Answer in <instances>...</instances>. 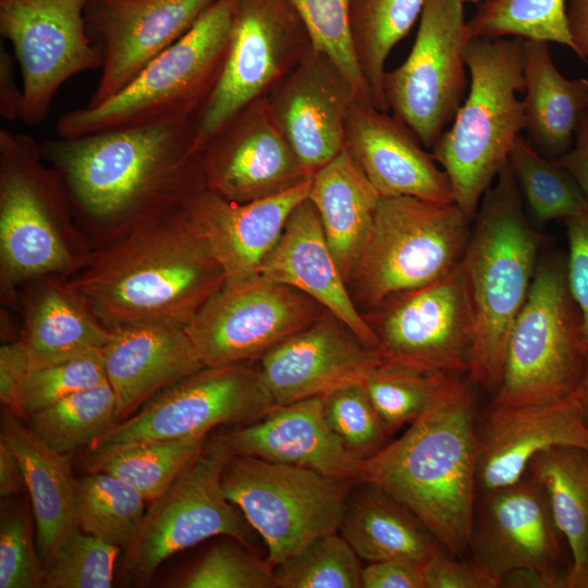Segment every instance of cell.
Segmentation results:
<instances>
[{"label":"cell","instance_id":"1","mask_svg":"<svg viewBox=\"0 0 588 588\" xmlns=\"http://www.w3.org/2000/svg\"><path fill=\"white\" fill-rule=\"evenodd\" d=\"M93 248L181 210L206 189L195 120L40 143Z\"/></svg>","mask_w":588,"mask_h":588},{"label":"cell","instance_id":"2","mask_svg":"<svg viewBox=\"0 0 588 588\" xmlns=\"http://www.w3.org/2000/svg\"><path fill=\"white\" fill-rule=\"evenodd\" d=\"M64 279L113 329L144 323L186 327L226 277L182 208L93 248L87 261Z\"/></svg>","mask_w":588,"mask_h":588},{"label":"cell","instance_id":"3","mask_svg":"<svg viewBox=\"0 0 588 588\" xmlns=\"http://www.w3.org/2000/svg\"><path fill=\"white\" fill-rule=\"evenodd\" d=\"M476 417L468 385L450 376L401 437L363 461L360 479L394 497L460 559L470 553L477 498Z\"/></svg>","mask_w":588,"mask_h":588},{"label":"cell","instance_id":"4","mask_svg":"<svg viewBox=\"0 0 588 588\" xmlns=\"http://www.w3.org/2000/svg\"><path fill=\"white\" fill-rule=\"evenodd\" d=\"M462 260L474 315L468 379L500 385L509 335L528 296L540 246L509 163L483 195Z\"/></svg>","mask_w":588,"mask_h":588},{"label":"cell","instance_id":"5","mask_svg":"<svg viewBox=\"0 0 588 588\" xmlns=\"http://www.w3.org/2000/svg\"><path fill=\"white\" fill-rule=\"evenodd\" d=\"M93 246L77 224L57 172L40 143L0 130L1 297L16 307V287L46 277H69Z\"/></svg>","mask_w":588,"mask_h":588},{"label":"cell","instance_id":"6","mask_svg":"<svg viewBox=\"0 0 588 588\" xmlns=\"http://www.w3.org/2000/svg\"><path fill=\"white\" fill-rule=\"evenodd\" d=\"M523 41L518 37L470 39L468 95L431 148L449 176L454 203L470 221L524 131V101L517 97L525 86Z\"/></svg>","mask_w":588,"mask_h":588},{"label":"cell","instance_id":"7","mask_svg":"<svg viewBox=\"0 0 588 588\" xmlns=\"http://www.w3.org/2000/svg\"><path fill=\"white\" fill-rule=\"evenodd\" d=\"M233 5L234 0H216L120 93L96 107L62 114L56 124L58 136L195 120L222 72Z\"/></svg>","mask_w":588,"mask_h":588},{"label":"cell","instance_id":"8","mask_svg":"<svg viewBox=\"0 0 588 588\" xmlns=\"http://www.w3.org/2000/svg\"><path fill=\"white\" fill-rule=\"evenodd\" d=\"M588 360L581 317L565 259L538 260L524 306L511 329L492 407L554 402L576 393Z\"/></svg>","mask_w":588,"mask_h":588},{"label":"cell","instance_id":"9","mask_svg":"<svg viewBox=\"0 0 588 588\" xmlns=\"http://www.w3.org/2000/svg\"><path fill=\"white\" fill-rule=\"evenodd\" d=\"M469 224L455 203L381 197L351 278L357 297L373 308L449 275L462 264Z\"/></svg>","mask_w":588,"mask_h":588},{"label":"cell","instance_id":"10","mask_svg":"<svg viewBox=\"0 0 588 588\" xmlns=\"http://www.w3.org/2000/svg\"><path fill=\"white\" fill-rule=\"evenodd\" d=\"M355 480L230 454L221 485L226 498L264 539L274 567L316 538L339 531Z\"/></svg>","mask_w":588,"mask_h":588},{"label":"cell","instance_id":"11","mask_svg":"<svg viewBox=\"0 0 588 588\" xmlns=\"http://www.w3.org/2000/svg\"><path fill=\"white\" fill-rule=\"evenodd\" d=\"M229 455L212 438L171 486L150 502L132 541L122 551L124 584H148L167 559L211 537L226 536L248 543L247 522L221 485Z\"/></svg>","mask_w":588,"mask_h":588},{"label":"cell","instance_id":"12","mask_svg":"<svg viewBox=\"0 0 588 588\" xmlns=\"http://www.w3.org/2000/svg\"><path fill=\"white\" fill-rule=\"evenodd\" d=\"M273 408L256 365L204 367L154 395L90 449L207 437L218 426L247 425Z\"/></svg>","mask_w":588,"mask_h":588},{"label":"cell","instance_id":"13","mask_svg":"<svg viewBox=\"0 0 588 588\" xmlns=\"http://www.w3.org/2000/svg\"><path fill=\"white\" fill-rule=\"evenodd\" d=\"M464 2L424 0L419 26L405 61L385 72L389 109L431 149L465 100L470 41Z\"/></svg>","mask_w":588,"mask_h":588},{"label":"cell","instance_id":"14","mask_svg":"<svg viewBox=\"0 0 588 588\" xmlns=\"http://www.w3.org/2000/svg\"><path fill=\"white\" fill-rule=\"evenodd\" d=\"M314 48L289 0H234L231 35L219 81L197 114L198 143L292 71Z\"/></svg>","mask_w":588,"mask_h":588},{"label":"cell","instance_id":"15","mask_svg":"<svg viewBox=\"0 0 588 588\" xmlns=\"http://www.w3.org/2000/svg\"><path fill=\"white\" fill-rule=\"evenodd\" d=\"M328 310L259 274L226 279L186 324L205 367L252 363Z\"/></svg>","mask_w":588,"mask_h":588},{"label":"cell","instance_id":"16","mask_svg":"<svg viewBox=\"0 0 588 588\" xmlns=\"http://www.w3.org/2000/svg\"><path fill=\"white\" fill-rule=\"evenodd\" d=\"M365 319L385 362L430 373L468 375L474 315L462 264L443 279L397 293Z\"/></svg>","mask_w":588,"mask_h":588},{"label":"cell","instance_id":"17","mask_svg":"<svg viewBox=\"0 0 588 588\" xmlns=\"http://www.w3.org/2000/svg\"><path fill=\"white\" fill-rule=\"evenodd\" d=\"M88 0H0V33L11 44L24 94L21 121L42 122L59 88L101 68L86 26Z\"/></svg>","mask_w":588,"mask_h":588},{"label":"cell","instance_id":"18","mask_svg":"<svg viewBox=\"0 0 588 588\" xmlns=\"http://www.w3.org/2000/svg\"><path fill=\"white\" fill-rule=\"evenodd\" d=\"M470 554L494 587L516 569H539L569 583L572 556L543 487L529 474L477 492Z\"/></svg>","mask_w":588,"mask_h":588},{"label":"cell","instance_id":"19","mask_svg":"<svg viewBox=\"0 0 588 588\" xmlns=\"http://www.w3.org/2000/svg\"><path fill=\"white\" fill-rule=\"evenodd\" d=\"M216 0H88L87 32L101 74L86 107L113 97L168 49Z\"/></svg>","mask_w":588,"mask_h":588},{"label":"cell","instance_id":"20","mask_svg":"<svg viewBox=\"0 0 588 588\" xmlns=\"http://www.w3.org/2000/svg\"><path fill=\"white\" fill-rule=\"evenodd\" d=\"M206 189L248 203L290 191L311 179L275 123L266 96L225 122L204 148Z\"/></svg>","mask_w":588,"mask_h":588},{"label":"cell","instance_id":"21","mask_svg":"<svg viewBox=\"0 0 588 588\" xmlns=\"http://www.w3.org/2000/svg\"><path fill=\"white\" fill-rule=\"evenodd\" d=\"M266 98L275 123L309 174L343 149L346 114L358 98L348 77L323 51L313 48Z\"/></svg>","mask_w":588,"mask_h":588},{"label":"cell","instance_id":"22","mask_svg":"<svg viewBox=\"0 0 588 588\" xmlns=\"http://www.w3.org/2000/svg\"><path fill=\"white\" fill-rule=\"evenodd\" d=\"M257 362L261 381L275 408L363 381L367 371L382 358L342 320L327 311L267 351Z\"/></svg>","mask_w":588,"mask_h":588},{"label":"cell","instance_id":"23","mask_svg":"<svg viewBox=\"0 0 588 588\" xmlns=\"http://www.w3.org/2000/svg\"><path fill=\"white\" fill-rule=\"evenodd\" d=\"M477 492L518 481L531 460L553 446L588 450V428L575 394L537 404L492 407L475 425Z\"/></svg>","mask_w":588,"mask_h":588},{"label":"cell","instance_id":"24","mask_svg":"<svg viewBox=\"0 0 588 588\" xmlns=\"http://www.w3.org/2000/svg\"><path fill=\"white\" fill-rule=\"evenodd\" d=\"M344 146L381 197L454 203L448 174L405 123L388 111L355 99L345 119Z\"/></svg>","mask_w":588,"mask_h":588},{"label":"cell","instance_id":"25","mask_svg":"<svg viewBox=\"0 0 588 588\" xmlns=\"http://www.w3.org/2000/svg\"><path fill=\"white\" fill-rule=\"evenodd\" d=\"M213 439L233 455L299 466L342 479H362L363 461L347 452L330 429L321 395L275 407Z\"/></svg>","mask_w":588,"mask_h":588},{"label":"cell","instance_id":"26","mask_svg":"<svg viewBox=\"0 0 588 588\" xmlns=\"http://www.w3.org/2000/svg\"><path fill=\"white\" fill-rule=\"evenodd\" d=\"M310 181L248 203L232 201L204 189L185 204L183 211L208 244L226 279L247 278L258 274L291 212L308 197Z\"/></svg>","mask_w":588,"mask_h":588},{"label":"cell","instance_id":"27","mask_svg":"<svg viewBox=\"0 0 588 588\" xmlns=\"http://www.w3.org/2000/svg\"><path fill=\"white\" fill-rule=\"evenodd\" d=\"M258 274L308 295L342 320L368 348L378 352V338L355 306L308 197L291 212Z\"/></svg>","mask_w":588,"mask_h":588},{"label":"cell","instance_id":"28","mask_svg":"<svg viewBox=\"0 0 588 588\" xmlns=\"http://www.w3.org/2000/svg\"><path fill=\"white\" fill-rule=\"evenodd\" d=\"M111 330L102 353L107 381L117 399V422L205 367L185 327L144 323Z\"/></svg>","mask_w":588,"mask_h":588},{"label":"cell","instance_id":"29","mask_svg":"<svg viewBox=\"0 0 588 588\" xmlns=\"http://www.w3.org/2000/svg\"><path fill=\"white\" fill-rule=\"evenodd\" d=\"M0 440L22 468L36 525L37 546L45 568L79 529L71 454L46 444L22 418L2 407Z\"/></svg>","mask_w":588,"mask_h":588},{"label":"cell","instance_id":"30","mask_svg":"<svg viewBox=\"0 0 588 588\" xmlns=\"http://www.w3.org/2000/svg\"><path fill=\"white\" fill-rule=\"evenodd\" d=\"M381 196L344 146L311 176L308 199L348 283L362 256Z\"/></svg>","mask_w":588,"mask_h":588},{"label":"cell","instance_id":"31","mask_svg":"<svg viewBox=\"0 0 588 588\" xmlns=\"http://www.w3.org/2000/svg\"><path fill=\"white\" fill-rule=\"evenodd\" d=\"M339 532L369 563L399 559L424 565L444 550L406 506L366 480L353 485Z\"/></svg>","mask_w":588,"mask_h":588},{"label":"cell","instance_id":"32","mask_svg":"<svg viewBox=\"0 0 588 588\" xmlns=\"http://www.w3.org/2000/svg\"><path fill=\"white\" fill-rule=\"evenodd\" d=\"M548 44L523 41L524 131L540 154L555 159L571 149L588 112V78L563 76Z\"/></svg>","mask_w":588,"mask_h":588},{"label":"cell","instance_id":"33","mask_svg":"<svg viewBox=\"0 0 588 588\" xmlns=\"http://www.w3.org/2000/svg\"><path fill=\"white\" fill-rule=\"evenodd\" d=\"M21 339L34 363H50L102 350L112 330L65 283L46 275L26 283Z\"/></svg>","mask_w":588,"mask_h":588},{"label":"cell","instance_id":"34","mask_svg":"<svg viewBox=\"0 0 588 588\" xmlns=\"http://www.w3.org/2000/svg\"><path fill=\"white\" fill-rule=\"evenodd\" d=\"M526 473L544 489L572 556L571 588H588V450L553 446L537 454Z\"/></svg>","mask_w":588,"mask_h":588},{"label":"cell","instance_id":"35","mask_svg":"<svg viewBox=\"0 0 588 588\" xmlns=\"http://www.w3.org/2000/svg\"><path fill=\"white\" fill-rule=\"evenodd\" d=\"M424 0H351L350 36L359 70L376 108L388 111L385 61L420 17Z\"/></svg>","mask_w":588,"mask_h":588},{"label":"cell","instance_id":"36","mask_svg":"<svg viewBox=\"0 0 588 588\" xmlns=\"http://www.w3.org/2000/svg\"><path fill=\"white\" fill-rule=\"evenodd\" d=\"M207 437L127 444L91 453L88 471L110 474L134 489L147 502L160 497L199 454Z\"/></svg>","mask_w":588,"mask_h":588},{"label":"cell","instance_id":"37","mask_svg":"<svg viewBox=\"0 0 588 588\" xmlns=\"http://www.w3.org/2000/svg\"><path fill=\"white\" fill-rule=\"evenodd\" d=\"M509 163L522 198L540 224L588 213V200L574 177L554 159L540 154L519 135Z\"/></svg>","mask_w":588,"mask_h":588},{"label":"cell","instance_id":"38","mask_svg":"<svg viewBox=\"0 0 588 588\" xmlns=\"http://www.w3.org/2000/svg\"><path fill=\"white\" fill-rule=\"evenodd\" d=\"M30 429L53 450L91 446L117 422V399L107 382L77 391L28 416Z\"/></svg>","mask_w":588,"mask_h":588},{"label":"cell","instance_id":"39","mask_svg":"<svg viewBox=\"0 0 588 588\" xmlns=\"http://www.w3.org/2000/svg\"><path fill=\"white\" fill-rule=\"evenodd\" d=\"M146 502L136 489L103 471L75 479L79 529L123 550L142 523Z\"/></svg>","mask_w":588,"mask_h":588},{"label":"cell","instance_id":"40","mask_svg":"<svg viewBox=\"0 0 588 588\" xmlns=\"http://www.w3.org/2000/svg\"><path fill=\"white\" fill-rule=\"evenodd\" d=\"M467 28L470 38L558 42L576 53L565 0H486L467 21Z\"/></svg>","mask_w":588,"mask_h":588},{"label":"cell","instance_id":"41","mask_svg":"<svg viewBox=\"0 0 588 588\" xmlns=\"http://www.w3.org/2000/svg\"><path fill=\"white\" fill-rule=\"evenodd\" d=\"M450 376L453 375L424 372L382 359L367 371L363 383L391 436L425 412Z\"/></svg>","mask_w":588,"mask_h":588},{"label":"cell","instance_id":"42","mask_svg":"<svg viewBox=\"0 0 588 588\" xmlns=\"http://www.w3.org/2000/svg\"><path fill=\"white\" fill-rule=\"evenodd\" d=\"M359 558L339 531L322 535L273 567V588H362Z\"/></svg>","mask_w":588,"mask_h":588},{"label":"cell","instance_id":"43","mask_svg":"<svg viewBox=\"0 0 588 588\" xmlns=\"http://www.w3.org/2000/svg\"><path fill=\"white\" fill-rule=\"evenodd\" d=\"M322 397L330 429L353 456L367 460L389 443L391 436L363 381L339 387Z\"/></svg>","mask_w":588,"mask_h":588},{"label":"cell","instance_id":"44","mask_svg":"<svg viewBox=\"0 0 588 588\" xmlns=\"http://www.w3.org/2000/svg\"><path fill=\"white\" fill-rule=\"evenodd\" d=\"M30 500L2 498L0 519V588H41L45 565L36 549Z\"/></svg>","mask_w":588,"mask_h":588},{"label":"cell","instance_id":"45","mask_svg":"<svg viewBox=\"0 0 588 588\" xmlns=\"http://www.w3.org/2000/svg\"><path fill=\"white\" fill-rule=\"evenodd\" d=\"M119 546L78 529L46 566V588H110Z\"/></svg>","mask_w":588,"mask_h":588},{"label":"cell","instance_id":"46","mask_svg":"<svg viewBox=\"0 0 588 588\" xmlns=\"http://www.w3.org/2000/svg\"><path fill=\"white\" fill-rule=\"evenodd\" d=\"M304 20L315 49L330 56L351 81L357 98L371 103L370 89L353 51L348 12L351 0H289Z\"/></svg>","mask_w":588,"mask_h":588},{"label":"cell","instance_id":"47","mask_svg":"<svg viewBox=\"0 0 588 588\" xmlns=\"http://www.w3.org/2000/svg\"><path fill=\"white\" fill-rule=\"evenodd\" d=\"M107 382L102 350L75 357L34 363L26 379L22 408L25 418L77 391Z\"/></svg>","mask_w":588,"mask_h":588},{"label":"cell","instance_id":"48","mask_svg":"<svg viewBox=\"0 0 588 588\" xmlns=\"http://www.w3.org/2000/svg\"><path fill=\"white\" fill-rule=\"evenodd\" d=\"M184 588H273V566L232 544L213 547L177 585Z\"/></svg>","mask_w":588,"mask_h":588},{"label":"cell","instance_id":"49","mask_svg":"<svg viewBox=\"0 0 588 588\" xmlns=\"http://www.w3.org/2000/svg\"><path fill=\"white\" fill-rule=\"evenodd\" d=\"M565 222L568 244L566 278L588 344V213Z\"/></svg>","mask_w":588,"mask_h":588},{"label":"cell","instance_id":"50","mask_svg":"<svg viewBox=\"0 0 588 588\" xmlns=\"http://www.w3.org/2000/svg\"><path fill=\"white\" fill-rule=\"evenodd\" d=\"M32 366L30 352L21 338L2 343L0 347V401L3 408L20 418H25L22 395Z\"/></svg>","mask_w":588,"mask_h":588},{"label":"cell","instance_id":"51","mask_svg":"<svg viewBox=\"0 0 588 588\" xmlns=\"http://www.w3.org/2000/svg\"><path fill=\"white\" fill-rule=\"evenodd\" d=\"M425 588H495L492 581L471 561L441 550L424 565Z\"/></svg>","mask_w":588,"mask_h":588},{"label":"cell","instance_id":"52","mask_svg":"<svg viewBox=\"0 0 588 588\" xmlns=\"http://www.w3.org/2000/svg\"><path fill=\"white\" fill-rule=\"evenodd\" d=\"M360 580L362 588H425L422 565L399 559L369 563Z\"/></svg>","mask_w":588,"mask_h":588},{"label":"cell","instance_id":"53","mask_svg":"<svg viewBox=\"0 0 588 588\" xmlns=\"http://www.w3.org/2000/svg\"><path fill=\"white\" fill-rule=\"evenodd\" d=\"M15 58L0 48V114L7 121L21 120L24 102L23 87L17 85L14 72Z\"/></svg>","mask_w":588,"mask_h":588},{"label":"cell","instance_id":"54","mask_svg":"<svg viewBox=\"0 0 588 588\" xmlns=\"http://www.w3.org/2000/svg\"><path fill=\"white\" fill-rule=\"evenodd\" d=\"M554 160L574 177L588 200V112L577 127L571 149Z\"/></svg>","mask_w":588,"mask_h":588},{"label":"cell","instance_id":"55","mask_svg":"<svg viewBox=\"0 0 588 588\" xmlns=\"http://www.w3.org/2000/svg\"><path fill=\"white\" fill-rule=\"evenodd\" d=\"M500 587L510 588H569V583L560 576L539 569H516L503 577Z\"/></svg>","mask_w":588,"mask_h":588},{"label":"cell","instance_id":"56","mask_svg":"<svg viewBox=\"0 0 588 588\" xmlns=\"http://www.w3.org/2000/svg\"><path fill=\"white\" fill-rule=\"evenodd\" d=\"M567 23L576 54L588 63V0H569Z\"/></svg>","mask_w":588,"mask_h":588},{"label":"cell","instance_id":"57","mask_svg":"<svg viewBox=\"0 0 588 588\" xmlns=\"http://www.w3.org/2000/svg\"><path fill=\"white\" fill-rule=\"evenodd\" d=\"M26 489L22 468L9 446L0 440V497H13Z\"/></svg>","mask_w":588,"mask_h":588},{"label":"cell","instance_id":"58","mask_svg":"<svg viewBox=\"0 0 588 588\" xmlns=\"http://www.w3.org/2000/svg\"><path fill=\"white\" fill-rule=\"evenodd\" d=\"M575 395L580 405L584 422L586 427L588 428V360H587V366H586L584 377L581 379V382Z\"/></svg>","mask_w":588,"mask_h":588},{"label":"cell","instance_id":"59","mask_svg":"<svg viewBox=\"0 0 588 588\" xmlns=\"http://www.w3.org/2000/svg\"><path fill=\"white\" fill-rule=\"evenodd\" d=\"M462 2L478 3L480 0H461Z\"/></svg>","mask_w":588,"mask_h":588}]
</instances>
